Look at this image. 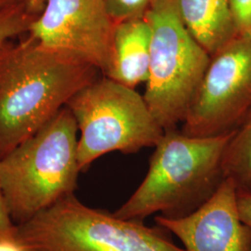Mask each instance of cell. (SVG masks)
I'll return each instance as SVG.
<instances>
[{
    "mask_svg": "<svg viewBox=\"0 0 251 251\" xmlns=\"http://www.w3.org/2000/svg\"><path fill=\"white\" fill-rule=\"evenodd\" d=\"M233 22L239 36H250L251 0H229Z\"/></svg>",
    "mask_w": 251,
    "mask_h": 251,
    "instance_id": "15",
    "label": "cell"
},
{
    "mask_svg": "<svg viewBox=\"0 0 251 251\" xmlns=\"http://www.w3.org/2000/svg\"><path fill=\"white\" fill-rule=\"evenodd\" d=\"M155 0H105L108 13L114 23L144 18Z\"/></svg>",
    "mask_w": 251,
    "mask_h": 251,
    "instance_id": "14",
    "label": "cell"
},
{
    "mask_svg": "<svg viewBox=\"0 0 251 251\" xmlns=\"http://www.w3.org/2000/svg\"><path fill=\"white\" fill-rule=\"evenodd\" d=\"M223 170L237 191L251 192V110L233 132L226 147Z\"/></svg>",
    "mask_w": 251,
    "mask_h": 251,
    "instance_id": "12",
    "label": "cell"
},
{
    "mask_svg": "<svg viewBox=\"0 0 251 251\" xmlns=\"http://www.w3.org/2000/svg\"><path fill=\"white\" fill-rule=\"evenodd\" d=\"M233 132L192 137L176 127L165 130L144 180L113 214L144 222L155 213L177 219L195 212L225 180L223 160Z\"/></svg>",
    "mask_w": 251,
    "mask_h": 251,
    "instance_id": "2",
    "label": "cell"
},
{
    "mask_svg": "<svg viewBox=\"0 0 251 251\" xmlns=\"http://www.w3.org/2000/svg\"><path fill=\"white\" fill-rule=\"evenodd\" d=\"M145 18L151 28V49L144 98L167 130L183 122L210 55L184 25L176 0H155Z\"/></svg>",
    "mask_w": 251,
    "mask_h": 251,
    "instance_id": "5",
    "label": "cell"
},
{
    "mask_svg": "<svg viewBox=\"0 0 251 251\" xmlns=\"http://www.w3.org/2000/svg\"><path fill=\"white\" fill-rule=\"evenodd\" d=\"M237 206L240 218L251 228V192L237 191Z\"/></svg>",
    "mask_w": 251,
    "mask_h": 251,
    "instance_id": "17",
    "label": "cell"
},
{
    "mask_svg": "<svg viewBox=\"0 0 251 251\" xmlns=\"http://www.w3.org/2000/svg\"><path fill=\"white\" fill-rule=\"evenodd\" d=\"M19 0H0V9H4L5 7L9 6L10 4L17 2Z\"/></svg>",
    "mask_w": 251,
    "mask_h": 251,
    "instance_id": "20",
    "label": "cell"
},
{
    "mask_svg": "<svg viewBox=\"0 0 251 251\" xmlns=\"http://www.w3.org/2000/svg\"><path fill=\"white\" fill-rule=\"evenodd\" d=\"M190 33L211 56L238 36L229 0H176Z\"/></svg>",
    "mask_w": 251,
    "mask_h": 251,
    "instance_id": "11",
    "label": "cell"
},
{
    "mask_svg": "<svg viewBox=\"0 0 251 251\" xmlns=\"http://www.w3.org/2000/svg\"><path fill=\"white\" fill-rule=\"evenodd\" d=\"M26 6L27 9L33 15H39L45 6L46 0H23Z\"/></svg>",
    "mask_w": 251,
    "mask_h": 251,
    "instance_id": "18",
    "label": "cell"
},
{
    "mask_svg": "<svg viewBox=\"0 0 251 251\" xmlns=\"http://www.w3.org/2000/svg\"><path fill=\"white\" fill-rule=\"evenodd\" d=\"M115 26L105 0H46L27 34L46 47L79 56L106 75Z\"/></svg>",
    "mask_w": 251,
    "mask_h": 251,
    "instance_id": "8",
    "label": "cell"
},
{
    "mask_svg": "<svg viewBox=\"0 0 251 251\" xmlns=\"http://www.w3.org/2000/svg\"><path fill=\"white\" fill-rule=\"evenodd\" d=\"M66 106L80 132L77 156L81 171L109 152L129 154L154 147L165 132L144 96L105 75L79 90Z\"/></svg>",
    "mask_w": 251,
    "mask_h": 251,
    "instance_id": "6",
    "label": "cell"
},
{
    "mask_svg": "<svg viewBox=\"0 0 251 251\" xmlns=\"http://www.w3.org/2000/svg\"><path fill=\"white\" fill-rule=\"evenodd\" d=\"M36 17L29 12L23 0L0 9V44L27 34Z\"/></svg>",
    "mask_w": 251,
    "mask_h": 251,
    "instance_id": "13",
    "label": "cell"
},
{
    "mask_svg": "<svg viewBox=\"0 0 251 251\" xmlns=\"http://www.w3.org/2000/svg\"><path fill=\"white\" fill-rule=\"evenodd\" d=\"M251 110V36H236L210 56L181 132L214 137L235 131Z\"/></svg>",
    "mask_w": 251,
    "mask_h": 251,
    "instance_id": "7",
    "label": "cell"
},
{
    "mask_svg": "<svg viewBox=\"0 0 251 251\" xmlns=\"http://www.w3.org/2000/svg\"><path fill=\"white\" fill-rule=\"evenodd\" d=\"M77 134L76 121L65 106L0 157V188L15 225L26 223L75 194L81 172Z\"/></svg>",
    "mask_w": 251,
    "mask_h": 251,
    "instance_id": "3",
    "label": "cell"
},
{
    "mask_svg": "<svg viewBox=\"0 0 251 251\" xmlns=\"http://www.w3.org/2000/svg\"><path fill=\"white\" fill-rule=\"evenodd\" d=\"M17 225L10 217L8 206L0 188V239L16 241Z\"/></svg>",
    "mask_w": 251,
    "mask_h": 251,
    "instance_id": "16",
    "label": "cell"
},
{
    "mask_svg": "<svg viewBox=\"0 0 251 251\" xmlns=\"http://www.w3.org/2000/svg\"><path fill=\"white\" fill-rule=\"evenodd\" d=\"M0 251H25L16 241L0 239Z\"/></svg>",
    "mask_w": 251,
    "mask_h": 251,
    "instance_id": "19",
    "label": "cell"
},
{
    "mask_svg": "<svg viewBox=\"0 0 251 251\" xmlns=\"http://www.w3.org/2000/svg\"><path fill=\"white\" fill-rule=\"evenodd\" d=\"M170 233L86 206L73 194L17 225L16 242L25 251H185Z\"/></svg>",
    "mask_w": 251,
    "mask_h": 251,
    "instance_id": "4",
    "label": "cell"
},
{
    "mask_svg": "<svg viewBox=\"0 0 251 251\" xmlns=\"http://www.w3.org/2000/svg\"><path fill=\"white\" fill-rule=\"evenodd\" d=\"M156 225L176 235L185 251H251V228L239 215L237 188L225 178L215 194L190 215H157Z\"/></svg>",
    "mask_w": 251,
    "mask_h": 251,
    "instance_id": "9",
    "label": "cell"
},
{
    "mask_svg": "<svg viewBox=\"0 0 251 251\" xmlns=\"http://www.w3.org/2000/svg\"><path fill=\"white\" fill-rule=\"evenodd\" d=\"M151 28L146 18L118 23L113 36V52L107 76L135 89L146 83L150 65Z\"/></svg>",
    "mask_w": 251,
    "mask_h": 251,
    "instance_id": "10",
    "label": "cell"
},
{
    "mask_svg": "<svg viewBox=\"0 0 251 251\" xmlns=\"http://www.w3.org/2000/svg\"><path fill=\"white\" fill-rule=\"evenodd\" d=\"M100 74L29 34L0 44V157L46 125Z\"/></svg>",
    "mask_w": 251,
    "mask_h": 251,
    "instance_id": "1",
    "label": "cell"
},
{
    "mask_svg": "<svg viewBox=\"0 0 251 251\" xmlns=\"http://www.w3.org/2000/svg\"><path fill=\"white\" fill-rule=\"evenodd\" d=\"M250 36H251V32H250Z\"/></svg>",
    "mask_w": 251,
    "mask_h": 251,
    "instance_id": "21",
    "label": "cell"
}]
</instances>
